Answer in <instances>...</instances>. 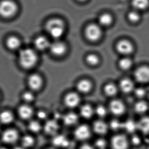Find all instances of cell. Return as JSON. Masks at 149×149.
I'll return each instance as SVG.
<instances>
[{
	"mask_svg": "<svg viewBox=\"0 0 149 149\" xmlns=\"http://www.w3.org/2000/svg\"><path fill=\"white\" fill-rule=\"evenodd\" d=\"M6 45L9 49L15 50L18 49L21 45V42L19 38L14 36L8 38L6 41Z\"/></svg>",
	"mask_w": 149,
	"mask_h": 149,
	"instance_id": "cell-20",
	"label": "cell"
},
{
	"mask_svg": "<svg viewBox=\"0 0 149 149\" xmlns=\"http://www.w3.org/2000/svg\"><path fill=\"white\" fill-rule=\"evenodd\" d=\"M23 98L24 100L27 102H31L34 100L35 96L31 92H26L23 94Z\"/></svg>",
	"mask_w": 149,
	"mask_h": 149,
	"instance_id": "cell-37",
	"label": "cell"
},
{
	"mask_svg": "<svg viewBox=\"0 0 149 149\" xmlns=\"http://www.w3.org/2000/svg\"><path fill=\"white\" fill-rule=\"evenodd\" d=\"M37 116L39 119L41 120H44L46 119L47 117V114L44 111H39L37 113Z\"/></svg>",
	"mask_w": 149,
	"mask_h": 149,
	"instance_id": "cell-42",
	"label": "cell"
},
{
	"mask_svg": "<svg viewBox=\"0 0 149 149\" xmlns=\"http://www.w3.org/2000/svg\"><path fill=\"white\" fill-rule=\"evenodd\" d=\"M18 138V133L14 129L7 130L2 135V140L3 142L6 143H14L17 141Z\"/></svg>",
	"mask_w": 149,
	"mask_h": 149,
	"instance_id": "cell-9",
	"label": "cell"
},
{
	"mask_svg": "<svg viewBox=\"0 0 149 149\" xmlns=\"http://www.w3.org/2000/svg\"><path fill=\"white\" fill-rule=\"evenodd\" d=\"M132 142L134 145H138L141 143V139L137 136H134L132 138Z\"/></svg>",
	"mask_w": 149,
	"mask_h": 149,
	"instance_id": "cell-41",
	"label": "cell"
},
{
	"mask_svg": "<svg viewBox=\"0 0 149 149\" xmlns=\"http://www.w3.org/2000/svg\"><path fill=\"white\" fill-rule=\"evenodd\" d=\"M117 51L122 55H129L134 51V46L132 44L126 40H121L116 45Z\"/></svg>",
	"mask_w": 149,
	"mask_h": 149,
	"instance_id": "cell-6",
	"label": "cell"
},
{
	"mask_svg": "<svg viewBox=\"0 0 149 149\" xmlns=\"http://www.w3.org/2000/svg\"><path fill=\"white\" fill-rule=\"evenodd\" d=\"M107 143L104 139H100L95 142V146L99 149H104L106 147Z\"/></svg>",
	"mask_w": 149,
	"mask_h": 149,
	"instance_id": "cell-39",
	"label": "cell"
},
{
	"mask_svg": "<svg viewBox=\"0 0 149 149\" xmlns=\"http://www.w3.org/2000/svg\"><path fill=\"white\" fill-rule=\"evenodd\" d=\"M129 21L133 22H138L140 19V15L139 13L136 11H131L128 15Z\"/></svg>",
	"mask_w": 149,
	"mask_h": 149,
	"instance_id": "cell-35",
	"label": "cell"
},
{
	"mask_svg": "<svg viewBox=\"0 0 149 149\" xmlns=\"http://www.w3.org/2000/svg\"><path fill=\"white\" fill-rule=\"evenodd\" d=\"M96 113L98 116L101 117H104L106 116L107 111L106 108L103 106H99L96 109Z\"/></svg>",
	"mask_w": 149,
	"mask_h": 149,
	"instance_id": "cell-36",
	"label": "cell"
},
{
	"mask_svg": "<svg viewBox=\"0 0 149 149\" xmlns=\"http://www.w3.org/2000/svg\"><path fill=\"white\" fill-rule=\"evenodd\" d=\"M134 84L130 79H122L120 83L121 90L125 93H129L134 89Z\"/></svg>",
	"mask_w": 149,
	"mask_h": 149,
	"instance_id": "cell-19",
	"label": "cell"
},
{
	"mask_svg": "<svg viewBox=\"0 0 149 149\" xmlns=\"http://www.w3.org/2000/svg\"><path fill=\"white\" fill-rule=\"evenodd\" d=\"M34 44L38 50L43 51L49 49L51 43L46 37L41 36L36 38Z\"/></svg>",
	"mask_w": 149,
	"mask_h": 149,
	"instance_id": "cell-14",
	"label": "cell"
},
{
	"mask_svg": "<svg viewBox=\"0 0 149 149\" xmlns=\"http://www.w3.org/2000/svg\"><path fill=\"white\" fill-rule=\"evenodd\" d=\"M111 112L115 115H122L125 111V106L123 102L119 100L113 101L110 104Z\"/></svg>",
	"mask_w": 149,
	"mask_h": 149,
	"instance_id": "cell-11",
	"label": "cell"
},
{
	"mask_svg": "<svg viewBox=\"0 0 149 149\" xmlns=\"http://www.w3.org/2000/svg\"><path fill=\"white\" fill-rule=\"evenodd\" d=\"M14 118L13 114L10 111H3L0 114V121L3 124H8L11 123Z\"/></svg>",
	"mask_w": 149,
	"mask_h": 149,
	"instance_id": "cell-23",
	"label": "cell"
},
{
	"mask_svg": "<svg viewBox=\"0 0 149 149\" xmlns=\"http://www.w3.org/2000/svg\"><path fill=\"white\" fill-rule=\"evenodd\" d=\"M87 63L89 65L95 66L97 65L100 62L99 58L97 55L94 54H90L88 55L86 58Z\"/></svg>",
	"mask_w": 149,
	"mask_h": 149,
	"instance_id": "cell-31",
	"label": "cell"
},
{
	"mask_svg": "<svg viewBox=\"0 0 149 149\" xmlns=\"http://www.w3.org/2000/svg\"><path fill=\"white\" fill-rule=\"evenodd\" d=\"M28 83L32 90H38L41 88L43 85V79L38 74H32L29 77Z\"/></svg>",
	"mask_w": 149,
	"mask_h": 149,
	"instance_id": "cell-13",
	"label": "cell"
},
{
	"mask_svg": "<svg viewBox=\"0 0 149 149\" xmlns=\"http://www.w3.org/2000/svg\"><path fill=\"white\" fill-rule=\"evenodd\" d=\"M85 36L89 41L95 42L101 37L102 31L99 26L94 24L88 25L85 29Z\"/></svg>",
	"mask_w": 149,
	"mask_h": 149,
	"instance_id": "cell-4",
	"label": "cell"
},
{
	"mask_svg": "<svg viewBox=\"0 0 149 149\" xmlns=\"http://www.w3.org/2000/svg\"><path fill=\"white\" fill-rule=\"evenodd\" d=\"M123 128L129 133H133L137 129V123H135L133 120H129L125 123H123Z\"/></svg>",
	"mask_w": 149,
	"mask_h": 149,
	"instance_id": "cell-29",
	"label": "cell"
},
{
	"mask_svg": "<svg viewBox=\"0 0 149 149\" xmlns=\"http://www.w3.org/2000/svg\"><path fill=\"white\" fill-rule=\"evenodd\" d=\"M78 1H85L86 0H78Z\"/></svg>",
	"mask_w": 149,
	"mask_h": 149,
	"instance_id": "cell-46",
	"label": "cell"
},
{
	"mask_svg": "<svg viewBox=\"0 0 149 149\" xmlns=\"http://www.w3.org/2000/svg\"><path fill=\"white\" fill-rule=\"evenodd\" d=\"M0 149H8L7 148H1Z\"/></svg>",
	"mask_w": 149,
	"mask_h": 149,
	"instance_id": "cell-45",
	"label": "cell"
},
{
	"mask_svg": "<svg viewBox=\"0 0 149 149\" xmlns=\"http://www.w3.org/2000/svg\"><path fill=\"white\" fill-rule=\"evenodd\" d=\"M135 77L137 81L145 83L149 81V68L147 66H142L136 70Z\"/></svg>",
	"mask_w": 149,
	"mask_h": 149,
	"instance_id": "cell-7",
	"label": "cell"
},
{
	"mask_svg": "<svg viewBox=\"0 0 149 149\" xmlns=\"http://www.w3.org/2000/svg\"><path fill=\"white\" fill-rule=\"evenodd\" d=\"M137 129L143 134L149 133V117H145L141 119L137 123Z\"/></svg>",
	"mask_w": 149,
	"mask_h": 149,
	"instance_id": "cell-21",
	"label": "cell"
},
{
	"mask_svg": "<svg viewBox=\"0 0 149 149\" xmlns=\"http://www.w3.org/2000/svg\"><path fill=\"white\" fill-rule=\"evenodd\" d=\"M112 16L108 14H103L99 18V22L102 26H108L112 23Z\"/></svg>",
	"mask_w": 149,
	"mask_h": 149,
	"instance_id": "cell-28",
	"label": "cell"
},
{
	"mask_svg": "<svg viewBox=\"0 0 149 149\" xmlns=\"http://www.w3.org/2000/svg\"><path fill=\"white\" fill-rule=\"evenodd\" d=\"M145 90L143 88H136L135 91V93L136 96L138 97H142L145 95Z\"/></svg>",
	"mask_w": 149,
	"mask_h": 149,
	"instance_id": "cell-40",
	"label": "cell"
},
{
	"mask_svg": "<svg viewBox=\"0 0 149 149\" xmlns=\"http://www.w3.org/2000/svg\"><path fill=\"white\" fill-rule=\"evenodd\" d=\"M45 29L52 37L58 39L63 36L64 32V24L61 19L52 18L46 23Z\"/></svg>",
	"mask_w": 149,
	"mask_h": 149,
	"instance_id": "cell-2",
	"label": "cell"
},
{
	"mask_svg": "<svg viewBox=\"0 0 149 149\" xmlns=\"http://www.w3.org/2000/svg\"><path fill=\"white\" fill-rule=\"evenodd\" d=\"M80 114L84 118L89 119L91 118L94 114V110L91 106L88 105H85L80 109Z\"/></svg>",
	"mask_w": 149,
	"mask_h": 149,
	"instance_id": "cell-26",
	"label": "cell"
},
{
	"mask_svg": "<svg viewBox=\"0 0 149 149\" xmlns=\"http://www.w3.org/2000/svg\"><path fill=\"white\" fill-rule=\"evenodd\" d=\"M33 109L28 105L21 106L18 109V113L22 119L28 120L30 119L33 115Z\"/></svg>",
	"mask_w": 149,
	"mask_h": 149,
	"instance_id": "cell-15",
	"label": "cell"
},
{
	"mask_svg": "<svg viewBox=\"0 0 149 149\" xmlns=\"http://www.w3.org/2000/svg\"><path fill=\"white\" fill-rule=\"evenodd\" d=\"M18 10V6L13 0H2L0 2V16L9 18L15 15Z\"/></svg>",
	"mask_w": 149,
	"mask_h": 149,
	"instance_id": "cell-3",
	"label": "cell"
},
{
	"mask_svg": "<svg viewBox=\"0 0 149 149\" xmlns=\"http://www.w3.org/2000/svg\"><path fill=\"white\" fill-rule=\"evenodd\" d=\"M29 128L31 131L35 133L39 132L41 129L40 123L36 121L30 122L29 125Z\"/></svg>",
	"mask_w": 149,
	"mask_h": 149,
	"instance_id": "cell-34",
	"label": "cell"
},
{
	"mask_svg": "<svg viewBox=\"0 0 149 149\" xmlns=\"http://www.w3.org/2000/svg\"><path fill=\"white\" fill-rule=\"evenodd\" d=\"M13 149H24L22 148H20V147H17V148H14Z\"/></svg>",
	"mask_w": 149,
	"mask_h": 149,
	"instance_id": "cell-44",
	"label": "cell"
},
{
	"mask_svg": "<svg viewBox=\"0 0 149 149\" xmlns=\"http://www.w3.org/2000/svg\"><path fill=\"white\" fill-rule=\"evenodd\" d=\"M111 128L115 130H117L121 128H123V124L121 123L119 121L113 120L112 121L110 124Z\"/></svg>",
	"mask_w": 149,
	"mask_h": 149,
	"instance_id": "cell-38",
	"label": "cell"
},
{
	"mask_svg": "<svg viewBox=\"0 0 149 149\" xmlns=\"http://www.w3.org/2000/svg\"><path fill=\"white\" fill-rule=\"evenodd\" d=\"M74 135L79 140H85L88 139L91 135L90 129L86 125H82L78 127L74 132Z\"/></svg>",
	"mask_w": 149,
	"mask_h": 149,
	"instance_id": "cell-10",
	"label": "cell"
},
{
	"mask_svg": "<svg viewBox=\"0 0 149 149\" xmlns=\"http://www.w3.org/2000/svg\"><path fill=\"white\" fill-rule=\"evenodd\" d=\"M111 145L113 149H127L128 142L125 136L117 135L112 138Z\"/></svg>",
	"mask_w": 149,
	"mask_h": 149,
	"instance_id": "cell-5",
	"label": "cell"
},
{
	"mask_svg": "<svg viewBox=\"0 0 149 149\" xmlns=\"http://www.w3.org/2000/svg\"><path fill=\"white\" fill-rule=\"evenodd\" d=\"M34 139L30 136H25L22 139L23 145L26 148L31 147L34 144Z\"/></svg>",
	"mask_w": 149,
	"mask_h": 149,
	"instance_id": "cell-33",
	"label": "cell"
},
{
	"mask_svg": "<svg viewBox=\"0 0 149 149\" xmlns=\"http://www.w3.org/2000/svg\"><path fill=\"white\" fill-rule=\"evenodd\" d=\"M59 125L55 120H49L45 123L44 130L45 133L49 135H54L59 129Z\"/></svg>",
	"mask_w": 149,
	"mask_h": 149,
	"instance_id": "cell-16",
	"label": "cell"
},
{
	"mask_svg": "<svg viewBox=\"0 0 149 149\" xmlns=\"http://www.w3.org/2000/svg\"><path fill=\"white\" fill-rule=\"evenodd\" d=\"M132 65V62L128 58H123L119 62V65L123 70H128L130 69Z\"/></svg>",
	"mask_w": 149,
	"mask_h": 149,
	"instance_id": "cell-32",
	"label": "cell"
},
{
	"mask_svg": "<svg viewBox=\"0 0 149 149\" xmlns=\"http://www.w3.org/2000/svg\"><path fill=\"white\" fill-rule=\"evenodd\" d=\"M65 103L68 107L74 108L78 106L80 102V98L76 93H71L66 96Z\"/></svg>",
	"mask_w": 149,
	"mask_h": 149,
	"instance_id": "cell-12",
	"label": "cell"
},
{
	"mask_svg": "<svg viewBox=\"0 0 149 149\" xmlns=\"http://www.w3.org/2000/svg\"><path fill=\"white\" fill-rule=\"evenodd\" d=\"M148 105L146 102L143 101L139 102L135 106V111L138 113L142 114L148 110Z\"/></svg>",
	"mask_w": 149,
	"mask_h": 149,
	"instance_id": "cell-30",
	"label": "cell"
},
{
	"mask_svg": "<svg viewBox=\"0 0 149 149\" xmlns=\"http://www.w3.org/2000/svg\"><path fill=\"white\" fill-rule=\"evenodd\" d=\"M37 58L35 52L31 49H24L19 52V63L24 69H29L34 67L37 62Z\"/></svg>",
	"mask_w": 149,
	"mask_h": 149,
	"instance_id": "cell-1",
	"label": "cell"
},
{
	"mask_svg": "<svg viewBox=\"0 0 149 149\" xmlns=\"http://www.w3.org/2000/svg\"><path fill=\"white\" fill-rule=\"evenodd\" d=\"M104 91L107 95L113 96L116 94L118 91L117 87L112 83H109L106 85L104 88Z\"/></svg>",
	"mask_w": 149,
	"mask_h": 149,
	"instance_id": "cell-27",
	"label": "cell"
},
{
	"mask_svg": "<svg viewBox=\"0 0 149 149\" xmlns=\"http://www.w3.org/2000/svg\"><path fill=\"white\" fill-rule=\"evenodd\" d=\"M93 128L96 133L101 135L105 134L108 130V127L106 123L101 120L95 122L94 124Z\"/></svg>",
	"mask_w": 149,
	"mask_h": 149,
	"instance_id": "cell-18",
	"label": "cell"
},
{
	"mask_svg": "<svg viewBox=\"0 0 149 149\" xmlns=\"http://www.w3.org/2000/svg\"><path fill=\"white\" fill-rule=\"evenodd\" d=\"M80 149H94L91 145L88 144H85L82 145Z\"/></svg>",
	"mask_w": 149,
	"mask_h": 149,
	"instance_id": "cell-43",
	"label": "cell"
},
{
	"mask_svg": "<svg viewBox=\"0 0 149 149\" xmlns=\"http://www.w3.org/2000/svg\"></svg>",
	"mask_w": 149,
	"mask_h": 149,
	"instance_id": "cell-47",
	"label": "cell"
},
{
	"mask_svg": "<svg viewBox=\"0 0 149 149\" xmlns=\"http://www.w3.org/2000/svg\"><path fill=\"white\" fill-rule=\"evenodd\" d=\"M52 143L57 147H66L69 146V141L63 135H58L55 136L52 140Z\"/></svg>",
	"mask_w": 149,
	"mask_h": 149,
	"instance_id": "cell-22",
	"label": "cell"
},
{
	"mask_svg": "<svg viewBox=\"0 0 149 149\" xmlns=\"http://www.w3.org/2000/svg\"><path fill=\"white\" fill-rule=\"evenodd\" d=\"M64 123L66 125H74L78 121V116L74 113H69L64 117Z\"/></svg>",
	"mask_w": 149,
	"mask_h": 149,
	"instance_id": "cell-24",
	"label": "cell"
},
{
	"mask_svg": "<svg viewBox=\"0 0 149 149\" xmlns=\"http://www.w3.org/2000/svg\"><path fill=\"white\" fill-rule=\"evenodd\" d=\"M149 5V0H133L132 5L136 10H143Z\"/></svg>",
	"mask_w": 149,
	"mask_h": 149,
	"instance_id": "cell-25",
	"label": "cell"
},
{
	"mask_svg": "<svg viewBox=\"0 0 149 149\" xmlns=\"http://www.w3.org/2000/svg\"><path fill=\"white\" fill-rule=\"evenodd\" d=\"M92 85V82L88 80L84 79L80 81L77 85L78 90L81 93H88L91 91Z\"/></svg>",
	"mask_w": 149,
	"mask_h": 149,
	"instance_id": "cell-17",
	"label": "cell"
},
{
	"mask_svg": "<svg viewBox=\"0 0 149 149\" xmlns=\"http://www.w3.org/2000/svg\"><path fill=\"white\" fill-rule=\"evenodd\" d=\"M49 49L53 55L59 56L65 54L66 47L65 44L62 42L56 41L51 43Z\"/></svg>",
	"mask_w": 149,
	"mask_h": 149,
	"instance_id": "cell-8",
	"label": "cell"
}]
</instances>
